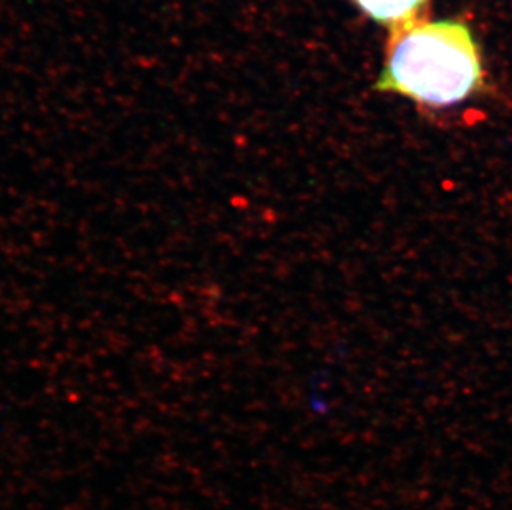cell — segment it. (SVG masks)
Here are the masks:
<instances>
[{"label":"cell","instance_id":"obj_1","mask_svg":"<svg viewBox=\"0 0 512 510\" xmlns=\"http://www.w3.org/2000/svg\"><path fill=\"white\" fill-rule=\"evenodd\" d=\"M375 90L405 98L435 123H451L491 95L481 47L453 19H421L390 32Z\"/></svg>","mask_w":512,"mask_h":510},{"label":"cell","instance_id":"obj_2","mask_svg":"<svg viewBox=\"0 0 512 510\" xmlns=\"http://www.w3.org/2000/svg\"><path fill=\"white\" fill-rule=\"evenodd\" d=\"M368 19L390 32L426 19L430 0H352Z\"/></svg>","mask_w":512,"mask_h":510}]
</instances>
